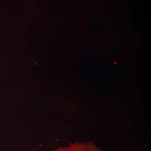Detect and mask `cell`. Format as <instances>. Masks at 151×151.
<instances>
[{
	"instance_id": "cell-1",
	"label": "cell",
	"mask_w": 151,
	"mask_h": 151,
	"mask_svg": "<svg viewBox=\"0 0 151 151\" xmlns=\"http://www.w3.org/2000/svg\"><path fill=\"white\" fill-rule=\"evenodd\" d=\"M53 151H103L92 142H75L67 146L59 147Z\"/></svg>"
}]
</instances>
